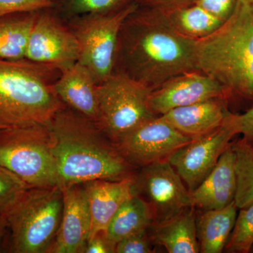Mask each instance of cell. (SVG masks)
<instances>
[{
	"label": "cell",
	"mask_w": 253,
	"mask_h": 253,
	"mask_svg": "<svg viewBox=\"0 0 253 253\" xmlns=\"http://www.w3.org/2000/svg\"><path fill=\"white\" fill-rule=\"evenodd\" d=\"M194 71H199L197 41L173 30L158 9L138 6L125 20L113 73L153 89L174 76Z\"/></svg>",
	"instance_id": "obj_1"
},
{
	"label": "cell",
	"mask_w": 253,
	"mask_h": 253,
	"mask_svg": "<svg viewBox=\"0 0 253 253\" xmlns=\"http://www.w3.org/2000/svg\"><path fill=\"white\" fill-rule=\"evenodd\" d=\"M49 127L61 187L132 175L134 166L92 120L64 106Z\"/></svg>",
	"instance_id": "obj_2"
},
{
	"label": "cell",
	"mask_w": 253,
	"mask_h": 253,
	"mask_svg": "<svg viewBox=\"0 0 253 253\" xmlns=\"http://www.w3.org/2000/svg\"><path fill=\"white\" fill-rule=\"evenodd\" d=\"M197 65L228 101H253V0H237L230 17L197 41Z\"/></svg>",
	"instance_id": "obj_3"
},
{
	"label": "cell",
	"mask_w": 253,
	"mask_h": 253,
	"mask_svg": "<svg viewBox=\"0 0 253 253\" xmlns=\"http://www.w3.org/2000/svg\"><path fill=\"white\" fill-rule=\"evenodd\" d=\"M59 68L25 59L0 58V126H49L64 104L54 84Z\"/></svg>",
	"instance_id": "obj_4"
},
{
	"label": "cell",
	"mask_w": 253,
	"mask_h": 253,
	"mask_svg": "<svg viewBox=\"0 0 253 253\" xmlns=\"http://www.w3.org/2000/svg\"><path fill=\"white\" fill-rule=\"evenodd\" d=\"M61 186L31 187L2 214L8 232L4 252L48 253L61 224Z\"/></svg>",
	"instance_id": "obj_5"
},
{
	"label": "cell",
	"mask_w": 253,
	"mask_h": 253,
	"mask_svg": "<svg viewBox=\"0 0 253 253\" xmlns=\"http://www.w3.org/2000/svg\"><path fill=\"white\" fill-rule=\"evenodd\" d=\"M0 166L17 176L28 187L59 186L49 126L0 129Z\"/></svg>",
	"instance_id": "obj_6"
},
{
	"label": "cell",
	"mask_w": 253,
	"mask_h": 253,
	"mask_svg": "<svg viewBox=\"0 0 253 253\" xmlns=\"http://www.w3.org/2000/svg\"><path fill=\"white\" fill-rule=\"evenodd\" d=\"M151 89L131 78L113 73L97 85V124L116 144L145 121L156 117L149 106Z\"/></svg>",
	"instance_id": "obj_7"
},
{
	"label": "cell",
	"mask_w": 253,
	"mask_h": 253,
	"mask_svg": "<svg viewBox=\"0 0 253 253\" xmlns=\"http://www.w3.org/2000/svg\"><path fill=\"white\" fill-rule=\"evenodd\" d=\"M138 7L133 3L116 12L87 14L66 20L81 47L79 61L99 84L113 74L120 31L126 17Z\"/></svg>",
	"instance_id": "obj_8"
},
{
	"label": "cell",
	"mask_w": 253,
	"mask_h": 253,
	"mask_svg": "<svg viewBox=\"0 0 253 253\" xmlns=\"http://www.w3.org/2000/svg\"><path fill=\"white\" fill-rule=\"evenodd\" d=\"M134 190L151 208L154 222L167 220L193 207L189 190L168 160L141 168L134 175Z\"/></svg>",
	"instance_id": "obj_9"
},
{
	"label": "cell",
	"mask_w": 253,
	"mask_h": 253,
	"mask_svg": "<svg viewBox=\"0 0 253 253\" xmlns=\"http://www.w3.org/2000/svg\"><path fill=\"white\" fill-rule=\"evenodd\" d=\"M81 47L66 20L54 7L41 10L32 29L26 58L59 68L78 62Z\"/></svg>",
	"instance_id": "obj_10"
},
{
	"label": "cell",
	"mask_w": 253,
	"mask_h": 253,
	"mask_svg": "<svg viewBox=\"0 0 253 253\" xmlns=\"http://www.w3.org/2000/svg\"><path fill=\"white\" fill-rule=\"evenodd\" d=\"M232 113L217 129L191 139L168 158L190 194L212 170L221 155L231 144V139L238 134Z\"/></svg>",
	"instance_id": "obj_11"
},
{
	"label": "cell",
	"mask_w": 253,
	"mask_h": 253,
	"mask_svg": "<svg viewBox=\"0 0 253 253\" xmlns=\"http://www.w3.org/2000/svg\"><path fill=\"white\" fill-rule=\"evenodd\" d=\"M191 139L156 116L141 123L115 145L129 164L142 168L168 160Z\"/></svg>",
	"instance_id": "obj_12"
},
{
	"label": "cell",
	"mask_w": 253,
	"mask_h": 253,
	"mask_svg": "<svg viewBox=\"0 0 253 253\" xmlns=\"http://www.w3.org/2000/svg\"><path fill=\"white\" fill-rule=\"evenodd\" d=\"M215 98L228 101L220 84L201 71H189L151 89L149 106L156 116H160L176 108Z\"/></svg>",
	"instance_id": "obj_13"
},
{
	"label": "cell",
	"mask_w": 253,
	"mask_h": 253,
	"mask_svg": "<svg viewBox=\"0 0 253 253\" xmlns=\"http://www.w3.org/2000/svg\"><path fill=\"white\" fill-rule=\"evenodd\" d=\"M63 206L57 235L48 253H83L91 233V214L84 184L61 186Z\"/></svg>",
	"instance_id": "obj_14"
},
{
	"label": "cell",
	"mask_w": 253,
	"mask_h": 253,
	"mask_svg": "<svg viewBox=\"0 0 253 253\" xmlns=\"http://www.w3.org/2000/svg\"><path fill=\"white\" fill-rule=\"evenodd\" d=\"M232 143L222 153L212 170L191 193L194 208L203 211L225 207L235 200L237 177Z\"/></svg>",
	"instance_id": "obj_15"
},
{
	"label": "cell",
	"mask_w": 253,
	"mask_h": 253,
	"mask_svg": "<svg viewBox=\"0 0 253 253\" xmlns=\"http://www.w3.org/2000/svg\"><path fill=\"white\" fill-rule=\"evenodd\" d=\"M84 186L91 214L90 239L106 231L120 207L134 194V174L119 180L95 179Z\"/></svg>",
	"instance_id": "obj_16"
},
{
	"label": "cell",
	"mask_w": 253,
	"mask_h": 253,
	"mask_svg": "<svg viewBox=\"0 0 253 253\" xmlns=\"http://www.w3.org/2000/svg\"><path fill=\"white\" fill-rule=\"evenodd\" d=\"M97 85L87 68L77 62L61 70L54 89L65 106L97 123Z\"/></svg>",
	"instance_id": "obj_17"
},
{
	"label": "cell",
	"mask_w": 253,
	"mask_h": 253,
	"mask_svg": "<svg viewBox=\"0 0 253 253\" xmlns=\"http://www.w3.org/2000/svg\"><path fill=\"white\" fill-rule=\"evenodd\" d=\"M228 105L227 100L215 98L176 108L160 117L181 134L194 139L214 130L224 123L231 112Z\"/></svg>",
	"instance_id": "obj_18"
},
{
	"label": "cell",
	"mask_w": 253,
	"mask_h": 253,
	"mask_svg": "<svg viewBox=\"0 0 253 253\" xmlns=\"http://www.w3.org/2000/svg\"><path fill=\"white\" fill-rule=\"evenodd\" d=\"M196 217L191 207L167 220L154 222L148 229L150 238L169 253H200Z\"/></svg>",
	"instance_id": "obj_19"
},
{
	"label": "cell",
	"mask_w": 253,
	"mask_h": 253,
	"mask_svg": "<svg viewBox=\"0 0 253 253\" xmlns=\"http://www.w3.org/2000/svg\"><path fill=\"white\" fill-rule=\"evenodd\" d=\"M239 208L235 201L219 209L204 211L196 215V233L200 253H220L233 230Z\"/></svg>",
	"instance_id": "obj_20"
},
{
	"label": "cell",
	"mask_w": 253,
	"mask_h": 253,
	"mask_svg": "<svg viewBox=\"0 0 253 253\" xmlns=\"http://www.w3.org/2000/svg\"><path fill=\"white\" fill-rule=\"evenodd\" d=\"M158 10L173 30L194 41L209 36L224 23L193 3Z\"/></svg>",
	"instance_id": "obj_21"
},
{
	"label": "cell",
	"mask_w": 253,
	"mask_h": 253,
	"mask_svg": "<svg viewBox=\"0 0 253 253\" xmlns=\"http://www.w3.org/2000/svg\"><path fill=\"white\" fill-rule=\"evenodd\" d=\"M40 11L11 13L0 17L1 59L26 58L30 36Z\"/></svg>",
	"instance_id": "obj_22"
},
{
	"label": "cell",
	"mask_w": 253,
	"mask_h": 253,
	"mask_svg": "<svg viewBox=\"0 0 253 253\" xmlns=\"http://www.w3.org/2000/svg\"><path fill=\"white\" fill-rule=\"evenodd\" d=\"M154 222V214L149 205L134 194L120 207L105 232L108 239L116 245L127 236L147 230Z\"/></svg>",
	"instance_id": "obj_23"
},
{
	"label": "cell",
	"mask_w": 253,
	"mask_h": 253,
	"mask_svg": "<svg viewBox=\"0 0 253 253\" xmlns=\"http://www.w3.org/2000/svg\"><path fill=\"white\" fill-rule=\"evenodd\" d=\"M235 154L237 190L235 203L241 209L253 202V144L243 139L232 143Z\"/></svg>",
	"instance_id": "obj_24"
},
{
	"label": "cell",
	"mask_w": 253,
	"mask_h": 253,
	"mask_svg": "<svg viewBox=\"0 0 253 253\" xmlns=\"http://www.w3.org/2000/svg\"><path fill=\"white\" fill-rule=\"evenodd\" d=\"M133 3L135 0H57L54 9L67 20L83 15L116 12Z\"/></svg>",
	"instance_id": "obj_25"
},
{
	"label": "cell",
	"mask_w": 253,
	"mask_h": 253,
	"mask_svg": "<svg viewBox=\"0 0 253 253\" xmlns=\"http://www.w3.org/2000/svg\"><path fill=\"white\" fill-rule=\"evenodd\" d=\"M253 246V202L241 208L225 246L229 253H248Z\"/></svg>",
	"instance_id": "obj_26"
},
{
	"label": "cell",
	"mask_w": 253,
	"mask_h": 253,
	"mask_svg": "<svg viewBox=\"0 0 253 253\" xmlns=\"http://www.w3.org/2000/svg\"><path fill=\"white\" fill-rule=\"evenodd\" d=\"M28 188L17 176L0 166V215H2Z\"/></svg>",
	"instance_id": "obj_27"
},
{
	"label": "cell",
	"mask_w": 253,
	"mask_h": 253,
	"mask_svg": "<svg viewBox=\"0 0 253 253\" xmlns=\"http://www.w3.org/2000/svg\"><path fill=\"white\" fill-rule=\"evenodd\" d=\"M154 243L150 238L149 231L136 233L125 238L116 245V253H154Z\"/></svg>",
	"instance_id": "obj_28"
},
{
	"label": "cell",
	"mask_w": 253,
	"mask_h": 253,
	"mask_svg": "<svg viewBox=\"0 0 253 253\" xmlns=\"http://www.w3.org/2000/svg\"><path fill=\"white\" fill-rule=\"evenodd\" d=\"M57 0H0V17L11 13L54 7Z\"/></svg>",
	"instance_id": "obj_29"
},
{
	"label": "cell",
	"mask_w": 253,
	"mask_h": 253,
	"mask_svg": "<svg viewBox=\"0 0 253 253\" xmlns=\"http://www.w3.org/2000/svg\"><path fill=\"white\" fill-rule=\"evenodd\" d=\"M191 3L224 23L234 11L237 0H192Z\"/></svg>",
	"instance_id": "obj_30"
},
{
	"label": "cell",
	"mask_w": 253,
	"mask_h": 253,
	"mask_svg": "<svg viewBox=\"0 0 253 253\" xmlns=\"http://www.w3.org/2000/svg\"><path fill=\"white\" fill-rule=\"evenodd\" d=\"M232 120L238 134H242L244 140L253 144V105L243 114L232 113Z\"/></svg>",
	"instance_id": "obj_31"
},
{
	"label": "cell",
	"mask_w": 253,
	"mask_h": 253,
	"mask_svg": "<svg viewBox=\"0 0 253 253\" xmlns=\"http://www.w3.org/2000/svg\"><path fill=\"white\" fill-rule=\"evenodd\" d=\"M116 245L106 236L105 231L95 234L88 240L83 253H115Z\"/></svg>",
	"instance_id": "obj_32"
},
{
	"label": "cell",
	"mask_w": 253,
	"mask_h": 253,
	"mask_svg": "<svg viewBox=\"0 0 253 253\" xmlns=\"http://www.w3.org/2000/svg\"><path fill=\"white\" fill-rule=\"evenodd\" d=\"M192 0H135L139 6L165 9L191 3Z\"/></svg>",
	"instance_id": "obj_33"
},
{
	"label": "cell",
	"mask_w": 253,
	"mask_h": 253,
	"mask_svg": "<svg viewBox=\"0 0 253 253\" xmlns=\"http://www.w3.org/2000/svg\"><path fill=\"white\" fill-rule=\"evenodd\" d=\"M7 226L2 215H0V253L4 252L5 240L7 236Z\"/></svg>",
	"instance_id": "obj_34"
},
{
	"label": "cell",
	"mask_w": 253,
	"mask_h": 253,
	"mask_svg": "<svg viewBox=\"0 0 253 253\" xmlns=\"http://www.w3.org/2000/svg\"><path fill=\"white\" fill-rule=\"evenodd\" d=\"M2 128H4V127H3V126H0V129H2Z\"/></svg>",
	"instance_id": "obj_35"
},
{
	"label": "cell",
	"mask_w": 253,
	"mask_h": 253,
	"mask_svg": "<svg viewBox=\"0 0 253 253\" xmlns=\"http://www.w3.org/2000/svg\"><path fill=\"white\" fill-rule=\"evenodd\" d=\"M251 251H253V246L252 249H251Z\"/></svg>",
	"instance_id": "obj_36"
}]
</instances>
